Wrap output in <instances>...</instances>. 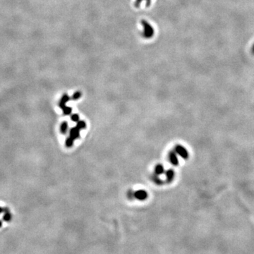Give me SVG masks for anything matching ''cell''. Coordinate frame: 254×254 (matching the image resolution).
Instances as JSON below:
<instances>
[{
    "label": "cell",
    "mask_w": 254,
    "mask_h": 254,
    "mask_svg": "<svg viewBox=\"0 0 254 254\" xmlns=\"http://www.w3.org/2000/svg\"><path fill=\"white\" fill-rule=\"evenodd\" d=\"M73 143H74V140L70 136L67 138L66 139V141H65V144H66V146L67 148H71L72 146H73Z\"/></svg>",
    "instance_id": "obj_11"
},
{
    "label": "cell",
    "mask_w": 254,
    "mask_h": 254,
    "mask_svg": "<svg viewBox=\"0 0 254 254\" xmlns=\"http://www.w3.org/2000/svg\"><path fill=\"white\" fill-rule=\"evenodd\" d=\"M152 179H153V181L158 185H161V184H162V183H163V181H162V179H160V177H159V175H158V174H155V175L153 176V177H152Z\"/></svg>",
    "instance_id": "obj_10"
},
{
    "label": "cell",
    "mask_w": 254,
    "mask_h": 254,
    "mask_svg": "<svg viewBox=\"0 0 254 254\" xmlns=\"http://www.w3.org/2000/svg\"><path fill=\"white\" fill-rule=\"evenodd\" d=\"M169 160L172 165L177 166L179 165V160H178L177 154L175 151H171L169 153Z\"/></svg>",
    "instance_id": "obj_3"
},
{
    "label": "cell",
    "mask_w": 254,
    "mask_h": 254,
    "mask_svg": "<svg viewBox=\"0 0 254 254\" xmlns=\"http://www.w3.org/2000/svg\"><path fill=\"white\" fill-rule=\"evenodd\" d=\"M148 193L145 190H138L134 192V198L138 200H145L148 198Z\"/></svg>",
    "instance_id": "obj_2"
},
{
    "label": "cell",
    "mask_w": 254,
    "mask_h": 254,
    "mask_svg": "<svg viewBox=\"0 0 254 254\" xmlns=\"http://www.w3.org/2000/svg\"><path fill=\"white\" fill-rule=\"evenodd\" d=\"M165 172V168L162 165H156L155 168V173L158 175H160V174H163Z\"/></svg>",
    "instance_id": "obj_7"
},
{
    "label": "cell",
    "mask_w": 254,
    "mask_h": 254,
    "mask_svg": "<svg viewBox=\"0 0 254 254\" xmlns=\"http://www.w3.org/2000/svg\"><path fill=\"white\" fill-rule=\"evenodd\" d=\"M166 178H167V182H172L174 178V172L172 169H169L165 173Z\"/></svg>",
    "instance_id": "obj_5"
},
{
    "label": "cell",
    "mask_w": 254,
    "mask_h": 254,
    "mask_svg": "<svg viewBox=\"0 0 254 254\" xmlns=\"http://www.w3.org/2000/svg\"><path fill=\"white\" fill-rule=\"evenodd\" d=\"M81 97V93H79V92H77V93H76L75 94L73 95V100H78V98H80Z\"/></svg>",
    "instance_id": "obj_15"
},
{
    "label": "cell",
    "mask_w": 254,
    "mask_h": 254,
    "mask_svg": "<svg viewBox=\"0 0 254 254\" xmlns=\"http://www.w3.org/2000/svg\"><path fill=\"white\" fill-rule=\"evenodd\" d=\"M143 24L145 27V35H146V36H151L152 33H153V29H152L151 26H150L146 21H143Z\"/></svg>",
    "instance_id": "obj_6"
},
{
    "label": "cell",
    "mask_w": 254,
    "mask_h": 254,
    "mask_svg": "<svg viewBox=\"0 0 254 254\" xmlns=\"http://www.w3.org/2000/svg\"><path fill=\"white\" fill-rule=\"evenodd\" d=\"M128 198L130 199H132L133 198H134V192L132 191V190H128Z\"/></svg>",
    "instance_id": "obj_16"
},
{
    "label": "cell",
    "mask_w": 254,
    "mask_h": 254,
    "mask_svg": "<svg viewBox=\"0 0 254 254\" xmlns=\"http://www.w3.org/2000/svg\"><path fill=\"white\" fill-rule=\"evenodd\" d=\"M68 123H67L66 121H63V122L61 123V126H60V131H61V133L63 134L66 133L67 131H68Z\"/></svg>",
    "instance_id": "obj_8"
},
{
    "label": "cell",
    "mask_w": 254,
    "mask_h": 254,
    "mask_svg": "<svg viewBox=\"0 0 254 254\" xmlns=\"http://www.w3.org/2000/svg\"><path fill=\"white\" fill-rule=\"evenodd\" d=\"M71 119L72 121H74V122H78V121H79V119H80V118H79V116L77 114H74L71 116Z\"/></svg>",
    "instance_id": "obj_14"
},
{
    "label": "cell",
    "mask_w": 254,
    "mask_h": 254,
    "mask_svg": "<svg viewBox=\"0 0 254 254\" xmlns=\"http://www.w3.org/2000/svg\"><path fill=\"white\" fill-rule=\"evenodd\" d=\"M69 100V98H68V96L67 95H63V96L62 97V98L61 99V101H60V103H59V106H60V107H63V106H65L66 105V103L67 102H68V100Z\"/></svg>",
    "instance_id": "obj_9"
},
{
    "label": "cell",
    "mask_w": 254,
    "mask_h": 254,
    "mask_svg": "<svg viewBox=\"0 0 254 254\" xmlns=\"http://www.w3.org/2000/svg\"><path fill=\"white\" fill-rule=\"evenodd\" d=\"M69 134L70 137H71L73 140H76L80 137V129L77 126L73 127V128H71Z\"/></svg>",
    "instance_id": "obj_4"
},
{
    "label": "cell",
    "mask_w": 254,
    "mask_h": 254,
    "mask_svg": "<svg viewBox=\"0 0 254 254\" xmlns=\"http://www.w3.org/2000/svg\"><path fill=\"white\" fill-rule=\"evenodd\" d=\"M76 126L79 129H83V128H86V123L84 121H78L77 122Z\"/></svg>",
    "instance_id": "obj_13"
},
{
    "label": "cell",
    "mask_w": 254,
    "mask_h": 254,
    "mask_svg": "<svg viewBox=\"0 0 254 254\" xmlns=\"http://www.w3.org/2000/svg\"><path fill=\"white\" fill-rule=\"evenodd\" d=\"M174 151L176 152V154L179 155V156H181V158L184 160L188 158V152L187 151L186 148H185L183 146L181 145H176L174 148Z\"/></svg>",
    "instance_id": "obj_1"
},
{
    "label": "cell",
    "mask_w": 254,
    "mask_h": 254,
    "mask_svg": "<svg viewBox=\"0 0 254 254\" xmlns=\"http://www.w3.org/2000/svg\"><path fill=\"white\" fill-rule=\"evenodd\" d=\"M61 109H62L63 114H65V115H68V114H70L71 113L72 109L71 107H67V106H63V107H61Z\"/></svg>",
    "instance_id": "obj_12"
}]
</instances>
